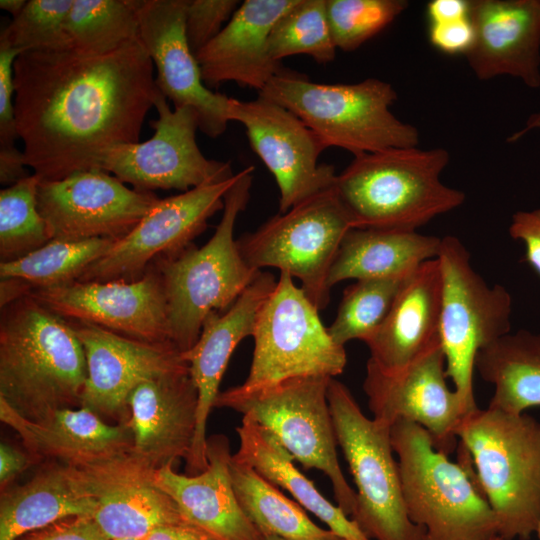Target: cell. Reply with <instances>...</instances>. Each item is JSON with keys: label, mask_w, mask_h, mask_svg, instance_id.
I'll list each match as a JSON object with an SVG mask.
<instances>
[{"label": "cell", "mask_w": 540, "mask_h": 540, "mask_svg": "<svg viewBox=\"0 0 540 540\" xmlns=\"http://www.w3.org/2000/svg\"><path fill=\"white\" fill-rule=\"evenodd\" d=\"M143 0H73L64 30L70 50L86 55L114 51L139 38Z\"/></svg>", "instance_id": "cell-34"}, {"label": "cell", "mask_w": 540, "mask_h": 540, "mask_svg": "<svg viewBox=\"0 0 540 540\" xmlns=\"http://www.w3.org/2000/svg\"><path fill=\"white\" fill-rule=\"evenodd\" d=\"M25 295L66 320L88 322L140 341L173 345L163 283L154 264L132 281H73L31 289Z\"/></svg>", "instance_id": "cell-18"}, {"label": "cell", "mask_w": 540, "mask_h": 540, "mask_svg": "<svg viewBox=\"0 0 540 540\" xmlns=\"http://www.w3.org/2000/svg\"><path fill=\"white\" fill-rule=\"evenodd\" d=\"M403 499L423 540H489L497 534L494 513L467 456L452 462L435 449L421 426L399 420L390 428Z\"/></svg>", "instance_id": "cell-6"}, {"label": "cell", "mask_w": 540, "mask_h": 540, "mask_svg": "<svg viewBox=\"0 0 540 540\" xmlns=\"http://www.w3.org/2000/svg\"><path fill=\"white\" fill-rule=\"evenodd\" d=\"M327 398L337 438L355 482L350 518L370 540H423L408 517L390 428L366 417L350 390L331 378Z\"/></svg>", "instance_id": "cell-9"}, {"label": "cell", "mask_w": 540, "mask_h": 540, "mask_svg": "<svg viewBox=\"0 0 540 540\" xmlns=\"http://www.w3.org/2000/svg\"><path fill=\"white\" fill-rule=\"evenodd\" d=\"M441 294L438 260H429L406 279L386 319L366 342L368 361L395 372L440 346Z\"/></svg>", "instance_id": "cell-27"}, {"label": "cell", "mask_w": 540, "mask_h": 540, "mask_svg": "<svg viewBox=\"0 0 540 540\" xmlns=\"http://www.w3.org/2000/svg\"><path fill=\"white\" fill-rule=\"evenodd\" d=\"M405 0H326L337 49L351 52L390 25L406 8Z\"/></svg>", "instance_id": "cell-39"}, {"label": "cell", "mask_w": 540, "mask_h": 540, "mask_svg": "<svg viewBox=\"0 0 540 540\" xmlns=\"http://www.w3.org/2000/svg\"><path fill=\"white\" fill-rule=\"evenodd\" d=\"M117 239L80 241L52 239L44 246L14 261L0 262V277L20 281L28 291L77 281L84 271L102 258Z\"/></svg>", "instance_id": "cell-35"}, {"label": "cell", "mask_w": 540, "mask_h": 540, "mask_svg": "<svg viewBox=\"0 0 540 540\" xmlns=\"http://www.w3.org/2000/svg\"><path fill=\"white\" fill-rule=\"evenodd\" d=\"M442 294L440 341L446 374L466 414L476 410L473 375L478 352L511 331L512 298L500 285H488L471 265V256L455 236H445L436 258Z\"/></svg>", "instance_id": "cell-10"}, {"label": "cell", "mask_w": 540, "mask_h": 540, "mask_svg": "<svg viewBox=\"0 0 540 540\" xmlns=\"http://www.w3.org/2000/svg\"><path fill=\"white\" fill-rule=\"evenodd\" d=\"M17 540H109L92 517L75 516L29 532Z\"/></svg>", "instance_id": "cell-43"}, {"label": "cell", "mask_w": 540, "mask_h": 540, "mask_svg": "<svg viewBox=\"0 0 540 540\" xmlns=\"http://www.w3.org/2000/svg\"><path fill=\"white\" fill-rule=\"evenodd\" d=\"M276 283L273 274L260 271L226 311L208 314L196 343L182 352L198 393L196 430L185 459L188 475L198 474L208 465L206 426L220 382L237 345L252 336L258 312Z\"/></svg>", "instance_id": "cell-22"}, {"label": "cell", "mask_w": 540, "mask_h": 540, "mask_svg": "<svg viewBox=\"0 0 540 540\" xmlns=\"http://www.w3.org/2000/svg\"><path fill=\"white\" fill-rule=\"evenodd\" d=\"M456 435L472 462L502 540H528L540 523V422L487 407L466 414Z\"/></svg>", "instance_id": "cell-5"}, {"label": "cell", "mask_w": 540, "mask_h": 540, "mask_svg": "<svg viewBox=\"0 0 540 540\" xmlns=\"http://www.w3.org/2000/svg\"><path fill=\"white\" fill-rule=\"evenodd\" d=\"M14 85L25 164L40 181L98 169L105 151L140 141L159 91L140 38L99 55L22 52L14 62Z\"/></svg>", "instance_id": "cell-1"}, {"label": "cell", "mask_w": 540, "mask_h": 540, "mask_svg": "<svg viewBox=\"0 0 540 540\" xmlns=\"http://www.w3.org/2000/svg\"><path fill=\"white\" fill-rule=\"evenodd\" d=\"M331 377L299 376L250 392L235 386L219 392L214 407L229 408L267 428L305 469L330 480L337 506L351 516L356 491L348 484L337 457L338 445L327 398Z\"/></svg>", "instance_id": "cell-8"}, {"label": "cell", "mask_w": 540, "mask_h": 540, "mask_svg": "<svg viewBox=\"0 0 540 540\" xmlns=\"http://www.w3.org/2000/svg\"><path fill=\"white\" fill-rule=\"evenodd\" d=\"M229 439H207V467L195 475L175 472L173 464L155 470V482L177 505L182 517L220 540H265L244 513L231 476Z\"/></svg>", "instance_id": "cell-26"}, {"label": "cell", "mask_w": 540, "mask_h": 540, "mask_svg": "<svg viewBox=\"0 0 540 540\" xmlns=\"http://www.w3.org/2000/svg\"><path fill=\"white\" fill-rule=\"evenodd\" d=\"M426 14L430 24L454 22L469 17L467 0H432L427 4Z\"/></svg>", "instance_id": "cell-48"}, {"label": "cell", "mask_w": 540, "mask_h": 540, "mask_svg": "<svg viewBox=\"0 0 540 540\" xmlns=\"http://www.w3.org/2000/svg\"><path fill=\"white\" fill-rule=\"evenodd\" d=\"M230 476L244 513L264 535L285 540H338L330 529L316 525L297 502L287 498L275 485L251 467L230 461Z\"/></svg>", "instance_id": "cell-33"}, {"label": "cell", "mask_w": 540, "mask_h": 540, "mask_svg": "<svg viewBox=\"0 0 540 540\" xmlns=\"http://www.w3.org/2000/svg\"><path fill=\"white\" fill-rule=\"evenodd\" d=\"M0 418L17 432L36 462L51 459L74 465L132 447V433L126 422L108 424L85 407L60 409L34 422L21 417L0 399Z\"/></svg>", "instance_id": "cell-28"}, {"label": "cell", "mask_w": 540, "mask_h": 540, "mask_svg": "<svg viewBox=\"0 0 540 540\" xmlns=\"http://www.w3.org/2000/svg\"><path fill=\"white\" fill-rule=\"evenodd\" d=\"M447 378L440 345L395 372L367 361L363 390L376 422L388 427L399 420L415 423L428 432L435 449L449 456L457 450L456 430L466 411Z\"/></svg>", "instance_id": "cell-16"}, {"label": "cell", "mask_w": 540, "mask_h": 540, "mask_svg": "<svg viewBox=\"0 0 540 540\" xmlns=\"http://www.w3.org/2000/svg\"><path fill=\"white\" fill-rule=\"evenodd\" d=\"M96 508L72 466L54 461L0 500V540H17L59 520L92 517Z\"/></svg>", "instance_id": "cell-29"}, {"label": "cell", "mask_w": 540, "mask_h": 540, "mask_svg": "<svg viewBox=\"0 0 540 540\" xmlns=\"http://www.w3.org/2000/svg\"><path fill=\"white\" fill-rule=\"evenodd\" d=\"M264 538H265V540H285V539H282V538H280L278 536H275V535H272V534L264 535ZM338 540H346V539L340 538Z\"/></svg>", "instance_id": "cell-52"}, {"label": "cell", "mask_w": 540, "mask_h": 540, "mask_svg": "<svg viewBox=\"0 0 540 540\" xmlns=\"http://www.w3.org/2000/svg\"><path fill=\"white\" fill-rule=\"evenodd\" d=\"M188 0H143L139 38L156 66L155 84L174 108L188 107L199 129L211 138L223 134L231 121L232 98L211 91L185 36Z\"/></svg>", "instance_id": "cell-19"}, {"label": "cell", "mask_w": 540, "mask_h": 540, "mask_svg": "<svg viewBox=\"0 0 540 540\" xmlns=\"http://www.w3.org/2000/svg\"><path fill=\"white\" fill-rule=\"evenodd\" d=\"M475 369L494 387L489 408L521 414L540 407V333H508L478 352Z\"/></svg>", "instance_id": "cell-32"}, {"label": "cell", "mask_w": 540, "mask_h": 540, "mask_svg": "<svg viewBox=\"0 0 540 540\" xmlns=\"http://www.w3.org/2000/svg\"><path fill=\"white\" fill-rule=\"evenodd\" d=\"M474 42L465 54L480 80L500 75L540 87V0H472Z\"/></svg>", "instance_id": "cell-23"}, {"label": "cell", "mask_w": 540, "mask_h": 540, "mask_svg": "<svg viewBox=\"0 0 540 540\" xmlns=\"http://www.w3.org/2000/svg\"><path fill=\"white\" fill-rule=\"evenodd\" d=\"M21 54L0 38V147L15 146L18 137L14 108V62Z\"/></svg>", "instance_id": "cell-42"}, {"label": "cell", "mask_w": 540, "mask_h": 540, "mask_svg": "<svg viewBox=\"0 0 540 540\" xmlns=\"http://www.w3.org/2000/svg\"><path fill=\"white\" fill-rule=\"evenodd\" d=\"M240 4L238 0H188L185 36L193 54L221 32Z\"/></svg>", "instance_id": "cell-41"}, {"label": "cell", "mask_w": 540, "mask_h": 540, "mask_svg": "<svg viewBox=\"0 0 540 540\" xmlns=\"http://www.w3.org/2000/svg\"><path fill=\"white\" fill-rule=\"evenodd\" d=\"M70 466L94 499L92 518L108 539L145 538L158 526L185 520L156 484V469L131 449Z\"/></svg>", "instance_id": "cell-21"}, {"label": "cell", "mask_w": 540, "mask_h": 540, "mask_svg": "<svg viewBox=\"0 0 540 540\" xmlns=\"http://www.w3.org/2000/svg\"><path fill=\"white\" fill-rule=\"evenodd\" d=\"M536 534H537V536H538V538H539V540H540V523H539V525H538Z\"/></svg>", "instance_id": "cell-55"}, {"label": "cell", "mask_w": 540, "mask_h": 540, "mask_svg": "<svg viewBox=\"0 0 540 540\" xmlns=\"http://www.w3.org/2000/svg\"><path fill=\"white\" fill-rule=\"evenodd\" d=\"M253 172L249 166L237 173L224 196L221 220L206 244H191L154 263L163 283L170 341L180 352L196 343L208 314L226 311L260 272L245 262L234 239L237 217L250 198Z\"/></svg>", "instance_id": "cell-4"}, {"label": "cell", "mask_w": 540, "mask_h": 540, "mask_svg": "<svg viewBox=\"0 0 540 540\" xmlns=\"http://www.w3.org/2000/svg\"><path fill=\"white\" fill-rule=\"evenodd\" d=\"M109 540H144V538L126 537V538H115V539H109Z\"/></svg>", "instance_id": "cell-53"}, {"label": "cell", "mask_w": 540, "mask_h": 540, "mask_svg": "<svg viewBox=\"0 0 540 540\" xmlns=\"http://www.w3.org/2000/svg\"><path fill=\"white\" fill-rule=\"evenodd\" d=\"M535 129H540V111L530 115L524 126L520 130L514 132L510 137H508L507 141L510 143L519 141L527 133Z\"/></svg>", "instance_id": "cell-50"}, {"label": "cell", "mask_w": 540, "mask_h": 540, "mask_svg": "<svg viewBox=\"0 0 540 540\" xmlns=\"http://www.w3.org/2000/svg\"><path fill=\"white\" fill-rule=\"evenodd\" d=\"M144 540H220L186 520L158 526Z\"/></svg>", "instance_id": "cell-47"}, {"label": "cell", "mask_w": 540, "mask_h": 540, "mask_svg": "<svg viewBox=\"0 0 540 540\" xmlns=\"http://www.w3.org/2000/svg\"><path fill=\"white\" fill-rule=\"evenodd\" d=\"M159 90V89H158ZM154 107L158 118L150 121L154 130L144 142L116 145L105 151L97 168L113 173L135 189L153 191L195 187L232 178L230 163L206 158L196 142L197 114L188 107L170 108L158 91Z\"/></svg>", "instance_id": "cell-13"}, {"label": "cell", "mask_w": 540, "mask_h": 540, "mask_svg": "<svg viewBox=\"0 0 540 540\" xmlns=\"http://www.w3.org/2000/svg\"><path fill=\"white\" fill-rule=\"evenodd\" d=\"M240 445L233 460L254 469L275 486L287 490L304 509L313 513L339 537L370 540L337 505L328 501L295 466V459L277 438L253 418L243 415L237 428Z\"/></svg>", "instance_id": "cell-31"}, {"label": "cell", "mask_w": 540, "mask_h": 540, "mask_svg": "<svg viewBox=\"0 0 540 540\" xmlns=\"http://www.w3.org/2000/svg\"><path fill=\"white\" fill-rule=\"evenodd\" d=\"M429 41L446 54H466L474 42V28L468 18L429 25Z\"/></svg>", "instance_id": "cell-44"}, {"label": "cell", "mask_w": 540, "mask_h": 540, "mask_svg": "<svg viewBox=\"0 0 540 540\" xmlns=\"http://www.w3.org/2000/svg\"><path fill=\"white\" fill-rule=\"evenodd\" d=\"M230 114L231 121L243 125L252 150L276 180L279 213L334 186V166L318 163L325 147L291 111L258 96L232 98Z\"/></svg>", "instance_id": "cell-17"}, {"label": "cell", "mask_w": 540, "mask_h": 540, "mask_svg": "<svg viewBox=\"0 0 540 540\" xmlns=\"http://www.w3.org/2000/svg\"><path fill=\"white\" fill-rule=\"evenodd\" d=\"M67 321L83 346L87 363L80 407L100 417L127 422L128 398L140 383L189 367L182 352L171 344L149 343L88 322Z\"/></svg>", "instance_id": "cell-20"}, {"label": "cell", "mask_w": 540, "mask_h": 540, "mask_svg": "<svg viewBox=\"0 0 540 540\" xmlns=\"http://www.w3.org/2000/svg\"><path fill=\"white\" fill-rule=\"evenodd\" d=\"M297 0H245L232 18L195 56L207 87L228 81L262 91L287 69L273 60L269 35Z\"/></svg>", "instance_id": "cell-25"}, {"label": "cell", "mask_w": 540, "mask_h": 540, "mask_svg": "<svg viewBox=\"0 0 540 540\" xmlns=\"http://www.w3.org/2000/svg\"><path fill=\"white\" fill-rule=\"evenodd\" d=\"M151 191L131 189L108 172L90 169L40 181L37 207L52 239H120L159 201Z\"/></svg>", "instance_id": "cell-14"}, {"label": "cell", "mask_w": 540, "mask_h": 540, "mask_svg": "<svg viewBox=\"0 0 540 540\" xmlns=\"http://www.w3.org/2000/svg\"><path fill=\"white\" fill-rule=\"evenodd\" d=\"M318 312L293 277L280 272L256 318L249 374L235 387L250 392L299 376L340 375L347 363L344 346L332 339Z\"/></svg>", "instance_id": "cell-12"}, {"label": "cell", "mask_w": 540, "mask_h": 540, "mask_svg": "<svg viewBox=\"0 0 540 540\" xmlns=\"http://www.w3.org/2000/svg\"><path fill=\"white\" fill-rule=\"evenodd\" d=\"M83 346L69 322L29 295L1 307L0 399L30 421L81 406Z\"/></svg>", "instance_id": "cell-2"}, {"label": "cell", "mask_w": 540, "mask_h": 540, "mask_svg": "<svg viewBox=\"0 0 540 540\" xmlns=\"http://www.w3.org/2000/svg\"><path fill=\"white\" fill-rule=\"evenodd\" d=\"M509 234L524 244V259L540 276V207L513 214Z\"/></svg>", "instance_id": "cell-45"}, {"label": "cell", "mask_w": 540, "mask_h": 540, "mask_svg": "<svg viewBox=\"0 0 540 540\" xmlns=\"http://www.w3.org/2000/svg\"><path fill=\"white\" fill-rule=\"evenodd\" d=\"M232 178L195 187L159 199L137 226L117 239L102 258L91 264L77 281H132L140 278L155 258L179 253L207 227L208 220L224 208Z\"/></svg>", "instance_id": "cell-15"}, {"label": "cell", "mask_w": 540, "mask_h": 540, "mask_svg": "<svg viewBox=\"0 0 540 540\" xmlns=\"http://www.w3.org/2000/svg\"><path fill=\"white\" fill-rule=\"evenodd\" d=\"M441 239L417 231L352 228L334 258L328 286L348 279L407 276L437 258Z\"/></svg>", "instance_id": "cell-30"}, {"label": "cell", "mask_w": 540, "mask_h": 540, "mask_svg": "<svg viewBox=\"0 0 540 540\" xmlns=\"http://www.w3.org/2000/svg\"><path fill=\"white\" fill-rule=\"evenodd\" d=\"M444 148H390L354 157L334 189L353 228L416 231L465 201L442 183L449 162Z\"/></svg>", "instance_id": "cell-3"}, {"label": "cell", "mask_w": 540, "mask_h": 540, "mask_svg": "<svg viewBox=\"0 0 540 540\" xmlns=\"http://www.w3.org/2000/svg\"><path fill=\"white\" fill-rule=\"evenodd\" d=\"M273 60L305 54L325 64L336 57L326 12V0H297L273 26L269 35Z\"/></svg>", "instance_id": "cell-38"}, {"label": "cell", "mask_w": 540, "mask_h": 540, "mask_svg": "<svg viewBox=\"0 0 540 540\" xmlns=\"http://www.w3.org/2000/svg\"><path fill=\"white\" fill-rule=\"evenodd\" d=\"M35 459L26 451H22L12 445L1 443L0 445V487L7 489L8 485L23 471L29 468Z\"/></svg>", "instance_id": "cell-46"}, {"label": "cell", "mask_w": 540, "mask_h": 540, "mask_svg": "<svg viewBox=\"0 0 540 540\" xmlns=\"http://www.w3.org/2000/svg\"><path fill=\"white\" fill-rule=\"evenodd\" d=\"M489 540H502V538L500 536L496 535V536L492 537Z\"/></svg>", "instance_id": "cell-54"}, {"label": "cell", "mask_w": 540, "mask_h": 540, "mask_svg": "<svg viewBox=\"0 0 540 540\" xmlns=\"http://www.w3.org/2000/svg\"><path fill=\"white\" fill-rule=\"evenodd\" d=\"M73 0H28L21 12L1 29L0 38L25 51L70 50L64 23Z\"/></svg>", "instance_id": "cell-40"}, {"label": "cell", "mask_w": 540, "mask_h": 540, "mask_svg": "<svg viewBox=\"0 0 540 540\" xmlns=\"http://www.w3.org/2000/svg\"><path fill=\"white\" fill-rule=\"evenodd\" d=\"M23 151L15 146L0 147V182L4 185H13L30 176L25 170Z\"/></svg>", "instance_id": "cell-49"}, {"label": "cell", "mask_w": 540, "mask_h": 540, "mask_svg": "<svg viewBox=\"0 0 540 540\" xmlns=\"http://www.w3.org/2000/svg\"><path fill=\"white\" fill-rule=\"evenodd\" d=\"M352 222L334 186L278 213L237 240L245 262L255 271L274 267L301 282L318 309L330 300L328 275Z\"/></svg>", "instance_id": "cell-11"}, {"label": "cell", "mask_w": 540, "mask_h": 540, "mask_svg": "<svg viewBox=\"0 0 540 540\" xmlns=\"http://www.w3.org/2000/svg\"><path fill=\"white\" fill-rule=\"evenodd\" d=\"M131 451L154 469L190 453L198 393L189 367L140 383L128 398Z\"/></svg>", "instance_id": "cell-24"}, {"label": "cell", "mask_w": 540, "mask_h": 540, "mask_svg": "<svg viewBox=\"0 0 540 540\" xmlns=\"http://www.w3.org/2000/svg\"><path fill=\"white\" fill-rule=\"evenodd\" d=\"M26 2V0H1L0 8L10 13L13 18L21 12Z\"/></svg>", "instance_id": "cell-51"}, {"label": "cell", "mask_w": 540, "mask_h": 540, "mask_svg": "<svg viewBox=\"0 0 540 540\" xmlns=\"http://www.w3.org/2000/svg\"><path fill=\"white\" fill-rule=\"evenodd\" d=\"M40 178L30 176L0 191V260L19 259L52 240L37 207Z\"/></svg>", "instance_id": "cell-37"}, {"label": "cell", "mask_w": 540, "mask_h": 540, "mask_svg": "<svg viewBox=\"0 0 540 540\" xmlns=\"http://www.w3.org/2000/svg\"><path fill=\"white\" fill-rule=\"evenodd\" d=\"M258 96L296 115L323 146L354 157L390 148L417 147L419 132L391 111L393 86L368 78L358 83H316L287 69L273 77Z\"/></svg>", "instance_id": "cell-7"}, {"label": "cell", "mask_w": 540, "mask_h": 540, "mask_svg": "<svg viewBox=\"0 0 540 540\" xmlns=\"http://www.w3.org/2000/svg\"><path fill=\"white\" fill-rule=\"evenodd\" d=\"M411 274L361 279L346 287L337 315L327 328L332 339L342 346L356 339L366 343L386 319L400 289Z\"/></svg>", "instance_id": "cell-36"}]
</instances>
